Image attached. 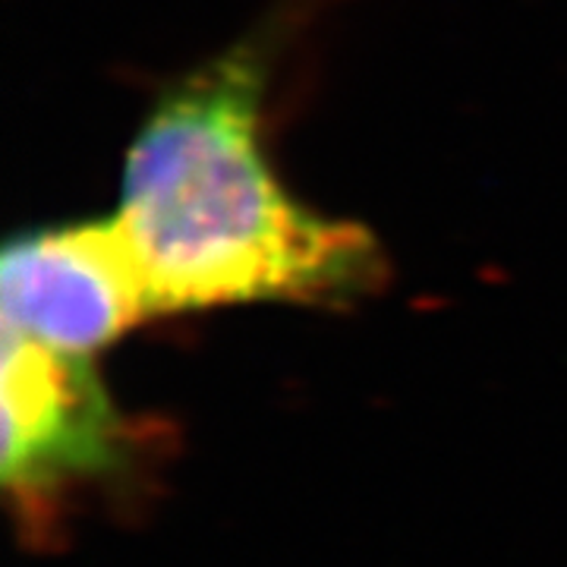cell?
Instances as JSON below:
<instances>
[{
  "instance_id": "1",
  "label": "cell",
  "mask_w": 567,
  "mask_h": 567,
  "mask_svg": "<svg viewBox=\"0 0 567 567\" xmlns=\"http://www.w3.org/2000/svg\"><path fill=\"white\" fill-rule=\"evenodd\" d=\"M259 39L174 82L130 142L111 218L152 316L227 303H347L385 278L375 237L297 203L262 148Z\"/></svg>"
},
{
  "instance_id": "2",
  "label": "cell",
  "mask_w": 567,
  "mask_h": 567,
  "mask_svg": "<svg viewBox=\"0 0 567 567\" xmlns=\"http://www.w3.org/2000/svg\"><path fill=\"white\" fill-rule=\"evenodd\" d=\"M3 331L89 360L152 316L114 221L22 234L0 259Z\"/></svg>"
},
{
  "instance_id": "3",
  "label": "cell",
  "mask_w": 567,
  "mask_h": 567,
  "mask_svg": "<svg viewBox=\"0 0 567 567\" xmlns=\"http://www.w3.org/2000/svg\"><path fill=\"white\" fill-rule=\"evenodd\" d=\"M121 454L123 425L89 360L3 331V483L22 505Z\"/></svg>"
}]
</instances>
